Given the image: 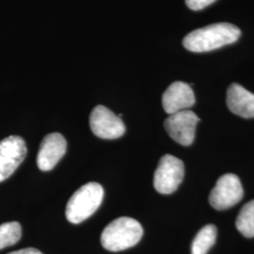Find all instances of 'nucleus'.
<instances>
[{
  "label": "nucleus",
  "instance_id": "f257e3e1",
  "mask_svg": "<svg viewBox=\"0 0 254 254\" xmlns=\"http://www.w3.org/2000/svg\"><path fill=\"white\" fill-rule=\"evenodd\" d=\"M240 35L241 31L236 26L218 23L192 31L184 38L183 45L191 52H209L236 43Z\"/></svg>",
  "mask_w": 254,
  "mask_h": 254
},
{
  "label": "nucleus",
  "instance_id": "f03ea898",
  "mask_svg": "<svg viewBox=\"0 0 254 254\" xmlns=\"http://www.w3.org/2000/svg\"><path fill=\"white\" fill-rule=\"evenodd\" d=\"M143 236L141 224L134 218L122 217L110 222L101 235V244L109 252H121L136 246Z\"/></svg>",
  "mask_w": 254,
  "mask_h": 254
},
{
  "label": "nucleus",
  "instance_id": "7ed1b4c3",
  "mask_svg": "<svg viewBox=\"0 0 254 254\" xmlns=\"http://www.w3.org/2000/svg\"><path fill=\"white\" fill-rule=\"evenodd\" d=\"M104 198V189L100 184L91 182L75 191L66 206V218L73 224L91 217L100 207Z\"/></svg>",
  "mask_w": 254,
  "mask_h": 254
},
{
  "label": "nucleus",
  "instance_id": "20e7f679",
  "mask_svg": "<svg viewBox=\"0 0 254 254\" xmlns=\"http://www.w3.org/2000/svg\"><path fill=\"white\" fill-rule=\"evenodd\" d=\"M184 175L185 166L183 161L172 154H165L154 173V189L160 194H172L180 186Z\"/></svg>",
  "mask_w": 254,
  "mask_h": 254
},
{
  "label": "nucleus",
  "instance_id": "39448f33",
  "mask_svg": "<svg viewBox=\"0 0 254 254\" xmlns=\"http://www.w3.org/2000/svg\"><path fill=\"white\" fill-rule=\"evenodd\" d=\"M244 190L240 179L233 173L222 175L209 195L210 204L217 210H226L242 200Z\"/></svg>",
  "mask_w": 254,
  "mask_h": 254
},
{
  "label": "nucleus",
  "instance_id": "423d86ee",
  "mask_svg": "<svg viewBox=\"0 0 254 254\" xmlns=\"http://www.w3.org/2000/svg\"><path fill=\"white\" fill-rule=\"evenodd\" d=\"M199 117L190 109L179 111L170 115L164 122L168 134L179 144L190 146L195 138Z\"/></svg>",
  "mask_w": 254,
  "mask_h": 254
},
{
  "label": "nucleus",
  "instance_id": "0eeeda50",
  "mask_svg": "<svg viewBox=\"0 0 254 254\" xmlns=\"http://www.w3.org/2000/svg\"><path fill=\"white\" fill-rule=\"evenodd\" d=\"M26 155L27 145L21 136H9L0 141V182L13 174Z\"/></svg>",
  "mask_w": 254,
  "mask_h": 254
},
{
  "label": "nucleus",
  "instance_id": "6e6552de",
  "mask_svg": "<svg viewBox=\"0 0 254 254\" xmlns=\"http://www.w3.org/2000/svg\"><path fill=\"white\" fill-rule=\"evenodd\" d=\"M92 133L104 139L119 138L126 133V126L121 117L104 106H97L90 115Z\"/></svg>",
  "mask_w": 254,
  "mask_h": 254
},
{
  "label": "nucleus",
  "instance_id": "1a4fd4ad",
  "mask_svg": "<svg viewBox=\"0 0 254 254\" xmlns=\"http://www.w3.org/2000/svg\"><path fill=\"white\" fill-rule=\"evenodd\" d=\"M67 149V142L60 133H51L45 136L37 156V165L43 172L52 170L63 158Z\"/></svg>",
  "mask_w": 254,
  "mask_h": 254
},
{
  "label": "nucleus",
  "instance_id": "9d476101",
  "mask_svg": "<svg viewBox=\"0 0 254 254\" xmlns=\"http://www.w3.org/2000/svg\"><path fill=\"white\" fill-rule=\"evenodd\" d=\"M195 104V95L190 86L185 82H173L162 96L163 109L168 114L190 109Z\"/></svg>",
  "mask_w": 254,
  "mask_h": 254
},
{
  "label": "nucleus",
  "instance_id": "9b49d317",
  "mask_svg": "<svg viewBox=\"0 0 254 254\" xmlns=\"http://www.w3.org/2000/svg\"><path fill=\"white\" fill-rule=\"evenodd\" d=\"M229 109L242 118H254V94L241 85L234 83L227 91Z\"/></svg>",
  "mask_w": 254,
  "mask_h": 254
},
{
  "label": "nucleus",
  "instance_id": "f8f14e48",
  "mask_svg": "<svg viewBox=\"0 0 254 254\" xmlns=\"http://www.w3.org/2000/svg\"><path fill=\"white\" fill-rule=\"evenodd\" d=\"M217 239V228L213 224L206 225L197 234L191 246V254H207L215 245Z\"/></svg>",
  "mask_w": 254,
  "mask_h": 254
},
{
  "label": "nucleus",
  "instance_id": "ddd939ff",
  "mask_svg": "<svg viewBox=\"0 0 254 254\" xmlns=\"http://www.w3.org/2000/svg\"><path fill=\"white\" fill-rule=\"evenodd\" d=\"M237 230L248 238L254 237V200L245 204L236 218Z\"/></svg>",
  "mask_w": 254,
  "mask_h": 254
},
{
  "label": "nucleus",
  "instance_id": "4468645a",
  "mask_svg": "<svg viewBox=\"0 0 254 254\" xmlns=\"http://www.w3.org/2000/svg\"><path fill=\"white\" fill-rule=\"evenodd\" d=\"M22 236V228L17 221L6 222L0 225V250L18 242Z\"/></svg>",
  "mask_w": 254,
  "mask_h": 254
},
{
  "label": "nucleus",
  "instance_id": "2eb2a0df",
  "mask_svg": "<svg viewBox=\"0 0 254 254\" xmlns=\"http://www.w3.org/2000/svg\"><path fill=\"white\" fill-rule=\"evenodd\" d=\"M217 0H186V4L190 9L200 10L204 9Z\"/></svg>",
  "mask_w": 254,
  "mask_h": 254
},
{
  "label": "nucleus",
  "instance_id": "dca6fc26",
  "mask_svg": "<svg viewBox=\"0 0 254 254\" xmlns=\"http://www.w3.org/2000/svg\"><path fill=\"white\" fill-rule=\"evenodd\" d=\"M8 254H43L39 250L34 248H27V249H22L19 251H15Z\"/></svg>",
  "mask_w": 254,
  "mask_h": 254
}]
</instances>
